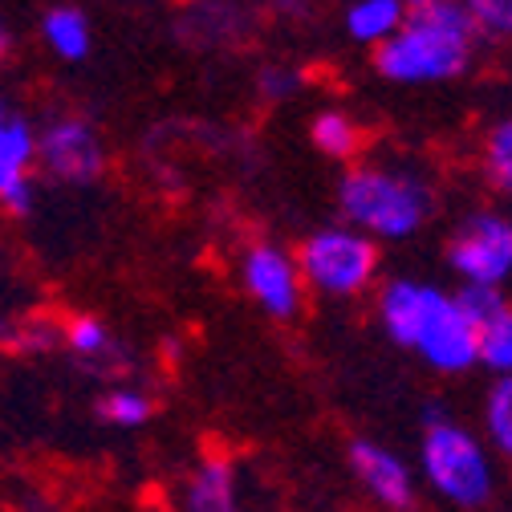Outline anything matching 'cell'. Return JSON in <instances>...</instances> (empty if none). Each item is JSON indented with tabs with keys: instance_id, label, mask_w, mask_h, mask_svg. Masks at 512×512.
Listing matches in <instances>:
<instances>
[{
	"instance_id": "6da1fadb",
	"label": "cell",
	"mask_w": 512,
	"mask_h": 512,
	"mask_svg": "<svg viewBox=\"0 0 512 512\" xmlns=\"http://www.w3.org/2000/svg\"><path fill=\"white\" fill-rule=\"evenodd\" d=\"M374 317L382 334L407 354H415L427 370L435 374L476 370V330L452 289L435 281L395 277L378 289Z\"/></svg>"
},
{
	"instance_id": "7a4b0ae2",
	"label": "cell",
	"mask_w": 512,
	"mask_h": 512,
	"mask_svg": "<svg viewBox=\"0 0 512 512\" xmlns=\"http://www.w3.org/2000/svg\"><path fill=\"white\" fill-rule=\"evenodd\" d=\"M342 224L358 228L374 244H399L419 236L435 216V183L395 159H358L338 179Z\"/></svg>"
},
{
	"instance_id": "3957f363",
	"label": "cell",
	"mask_w": 512,
	"mask_h": 512,
	"mask_svg": "<svg viewBox=\"0 0 512 512\" xmlns=\"http://www.w3.org/2000/svg\"><path fill=\"white\" fill-rule=\"evenodd\" d=\"M480 33L460 0L411 9L403 29L374 49V74L395 86H443L472 70Z\"/></svg>"
},
{
	"instance_id": "277c9868",
	"label": "cell",
	"mask_w": 512,
	"mask_h": 512,
	"mask_svg": "<svg viewBox=\"0 0 512 512\" xmlns=\"http://www.w3.org/2000/svg\"><path fill=\"white\" fill-rule=\"evenodd\" d=\"M415 468L427 492H435L443 504L460 512L488 508L500 488V460L488 452L480 431L443 411H431L423 423Z\"/></svg>"
},
{
	"instance_id": "5b68a950",
	"label": "cell",
	"mask_w": 512,
	"mask_h": 512,
	"mask_svg": "<svg viewBox=\"0 0 512 512\" xmlns=\"http://www.w3.org/2000/svg\"><path fill=\"white\" fill-rule=\"evenodd\" d=\"M297 269L305 281V293H317L326 301H354L366 297L378 285L382 252L370 236H362L350 224H326L313 228L297 244Z\"/></svg>"
},
{
	"instance_id": "8992f818",
	"label": "cell",
	"mask_w": 512,
	"mask_h": 512,
	"mask_svg": "<svg viewBox=\"0 0 512 512\" xmlns=\"http://www.w3.org/2000/svg\"><path fill=\"white\" fill-rule=\"evenodd\" d=\"M447 265L464 289H504L512 281V216L480 208L447 240Z\"/></svg>"
},
{
	"instance_id": "52a82bcc",
	"label": "cell",
	"mask_w": 512,
	"mask_h": 512,
	"mask_svg": "<svg viewBox=\"0 0 512 512\" xmlns=\"http://www.w3.org/2000/svg\"><path fill=\"white\" fill-rule=\"evenodd\" d=\"M236 281L244 297L273 322H297L309 301L293 248L277 240H248L236 256Z\"/></svg>"
},
{
	"instance_id": "ba28073f",
	"label": "cell",
	"mask_w": 512,
	"mask_h": 512,
	"mask_svg": "<svg viewBox=\"0 0 512 512\" xmlns=\"http://www.w3.org/2000/svg\"><path fill=\"white\" fill-rule=\"evenodd\" d=\"M106 139L82 114H53L37 126V167L70 187H86L106 175Z\"/></svg>"
},
{
	"instance_id": "9c48e42d",
	"label": "cell",
	"mask_w": 512,
	"mask_h": 512,
	"mask_svg": "<svg viewBox=\"0 0 512 512\" xmlns=\"http://www.w3.org/2000/svg\"><path fill=\"white\" fill-rule=\"evenodd\" d=\"M33 171H37V122L0 98V208L25 216L33 208Z\"/></svg>"
},
{
	"instance_id": "30bf717a",
	"label": "cell",
	"mask_w": 512,
	"mask_h": 512,
	"mask_svg": "<svg viewBox=\"0 0 512 512\" xmlns=\"http://www.w3.org/2000/svg\"><path fill=\"white\" fill-rule=\"evenodd\" d=\"M346 460H350V472H354V480L370 504H378L382 512H411L415 508L419 480H415V468L395 452V447L378 443V439H354L346 447Z\"/></svg>"
},
{
	"instance_id": "8fae6325",
	"label": "cell",
	"mask_w": 512,
	"mask_h": 512,
	"mask_svg": "<svg viewBox=\"0 0 512 512\" xmlns=\"http://www.w3.org/2000/svg\"><path fill=\"white\" fill-rule=\"evenodd\" d=\"M460 309L476 330V366L512 374V297L504 289H460Z\"/></svg>"
},
{
	"instance_id": "7c38bea8",
	"label": "cell",
	"mask_w": 512,
	"mask_h": 512,
	"mask_svg": "<svg viewBox=\"0 0 512 512\" xmlns=\"http://www.w3.org/2000/svg\"><path fill=\"white\" fill-rule=\"evenodd\" d=\"M256 29V13L244 0H183L179 37L196 49H232Z\"/></svg>"
},
{
	"instance_id": "4fadbf2b",
	"label": "cell",
	"mask_w": 512,
	"mask_h": 512,
	"mask_svg": "<svg viewBox=\"0 0 512 512\" xmlns=\"http://www.w3.org/2000/svg\"><path fill=\"white\" fill-rule=\"evenodd\" d=\"M179 512H244L236 460L224 452L200 456L179 484Z\"/></svg>"
},
{
	"instance_id": "5bb4252c",
	"label": "cell",
	"mask_w": 512,
	"mask_h": 512,
	"mask_svg": "<svg viewBox=\"0 0 512 512\" xmlns=\"http://www.w3.org/2000/svg\"><path fill=\"white\" fill-rule=\"evenodd\" d=\"M61 346H66L82 366L98 374H126L131 370V350H126L114 330L94 313H74L61 322Z\"/></svg>"
},
{
	"instance_id": "9a60e30c",
	"label": "cell",
	"mask_w": 512,
	"mask_h": 512,
	"mask_svg": "<svg viewBox=\"0 0 512 512\" xmlns=\"http://www.w3.org/2000/svg\"><path fill=\"white\" fill-rule=\"evenodd\" d=\"M407 0H346V13H342V29L354 45L362 49H378V45H387L403 21H407Z\"/></svg>"
},
{
	"instance_id": "2e32d148",
	"label": "cell",
	"mask_w": 512,
	"mask_h": 512,
	"mask_svg": "<svg viewBox=\"0 0 512 512\" xmlns=\"http://www.w3.org/2000/svg\"><path fill=\"white\" fill-rule=\"evenodd\" d=\"M41 41L57 61H70V66L74 61H86L94 49L90 17L78 5H70V0H57V5H49L41 17Z\"/></svg>"
},
{
	"instance_id": "e0dca14e",
	"label": "cell",
	"mask_w": 512,
	"mask_h": 512,
	"mask_svg": "<svg viewBox=\"0 0 512 512\" xmlns=\"http://www.w3.org/2000/svg\"><path fill=\"white\" fill-rule=\"evenodd\" d=\"M309 143L322 151L326 159L334 163H358L362 151H366V131H362V122L350 114V110H317L313 122H309Z\"/></svg>"
},
{
	"instance_id": "ac0fdd59",
	"label": "cell",
	"mask_w": 512,
	"mask_h": 512,
	"mask_svg": "<svg viewBox=\"0 0 512 512\" xmlns=\"http://www.w3.org/2000/svg\"><path fill=\"white\" fill-rule=\"evenodd\" d=\"M94 415H98L106 427L139 431V427L151 423L155 399H151V391L139 387V382H110V387L98 395V403H94Z\"/></svg>"
},
{
	"instance_id": "d6986e66",
	"label": "cell",
	"mask_w": 512,
	"mask_h": 512,
	"mask_svg": "<svg viewBox=\"0 0 512 512\" xmlns=\"http://www.w3.org/2000/svg\"><path fill=\"white\" fill-rule=\"evenodd\" d=\"M480 439L488 452L504 464H512V374L492 378V387L480 407Z\"/></svg>"
},
{
	"instance_id": "ffe728a7",
	"label": "cell",
	"mask_w": 512,
	"mask_h": 512,
	"mask_svg": "<svg viewBox=\"0 0 512 512\" xmlns=\"http://www.w3.org/2000/svg\"><path fill=\"white\" fill-rule=\"evenodd\" d=\"M480 163H484L488 183L500 191V196L512 200V118L488 126V135L480 143Z\"/></svg>"
},
{
	"instance_id": "44dd1931",
	"label": "cell",
	"mask_w": 512,
	"mask_h": 512,
	"mask_svg": "<svg viewBox=\"0 0 512 512\" xmlns=\"http://www.w3.org/2000/svg\"><path fill=\"white\" fill-rule=\"evenodd\" d=\"M480 41H512V0H460Z\"/></svg>"
},
{
	"instance_id": "7402d4cb",
	"label": "cell",
	"mask_w": 512,
	"mask_h": 512,
	"mask_svg": "<svg viewBox=\"0 0 512 512\" xmlns=\"http://www.w3.org/2000/svg\"><path fill=\"white\" fill-rule=\"evenodd\" d=\"M305 86V74L297 66H265L256 74V94L261 102H289L293 94H301Z\"/></svg>"
},
{
	"instance_id": "603a6c76",
	"label": "cell",
	"mask_w": 512,
	"mask_h": 512,
	"mask_svg": "<svg viewBox=\"0 0 512 512\" xmlns=\"http://www.w3.org/2000/svg\"><path fill=\"white\" fill-rule=\"evenodd\" d=\"M269 13L289 21V25H301L313 17V0H269Z\"/></svg>"
},
{
	"instance_id": "cb8c5ba5",
	"label": "cell",
	"mask_w": 512,
	"mask_h": 512,
	"mask_svg": "<svg viewBox=\"0 0 512 512\" xmlns=\"http://www.w3.org/2000/svg\"><path fill=\"white\" fill-rule=\"evenodd\" d=\"M9 57V33H5V25H0V61Z\"/></svg>"
},
{
	"instance_id": "d4e9b609",
	"label": "cell",
	"mask_w": 512,
	"mask_h": 512,
	"mask_svg": "<svg viewBox=\"0 0 512 512\" xmlns=\"http://www.w3.org/2000/svg\"><path fill=\"white\" fill-rule=\"evenodd\" d=\"M423 5H443V0H407V9H423Z\"/></svg>"
}]
</instances>
